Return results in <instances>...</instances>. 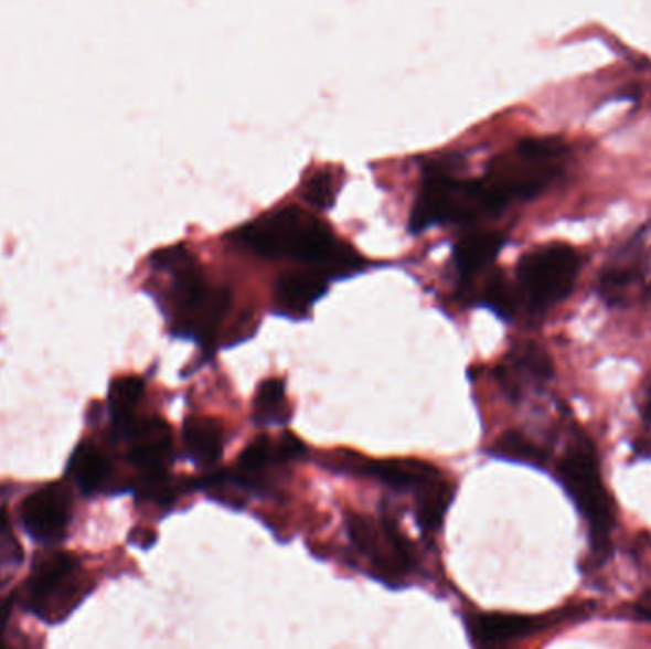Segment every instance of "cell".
I'll return each instance as SVG.
<instances>
[{
    "instance_id": "obj_21",
    "label": "cell",
    "mask_w": 651,
    "mask_h": 649,
    "mask_svg": "<svg viewBox=\"0 0 651 649\" xmlns=\"http://www.w3.org/2000/svg\"><path fill=\"white\" fill-rule=\"evenodd\" d=\"M451 498H453V486L444 478L419 491L417 520H419L423 530H427V532L438 530V525L442 524L444 514L450 507Z\"/></svg>"
},
{
    "instance_id": "obj_29",
    "label": "cell",
    "mask_w": 651,
    "mask_h": 649,
    "mask_svg": "<svg viewBox=\"0 0 651 649\" xmlns=\"http://www.w3.org/2000/svg\"><path fill=\"white\" fill-rule=\"evenodd\" d=\"M650 409H651V402H650Z\"/></svg>"
},
{
    "instance_id": "obj_10",
    "label": "cell",
    "mask_w": 651,
    "mask_h": 649,
    "mask_svg": "<svg viewBox=\"0 0 651 649\" xmlns=\"http://www.w3.org/2000/svg\"><path fill=\"white\" fill-rule=\"evenodd\" d=\"M495 375L503 393L513 401H520L530 389H543L553 380L555 364L545 349L526 343L514 349L505 362L499 364Z\"/></svg>"
},
{
    "instance_id": "obj_24",
    "label": "cell",
    "mask_w": 651,
    "mask_h": 649,
    "mask_svg": "<svg viewBox=\"0 0 651 649\" xmlns=\"http://www.w3.org/2000/svg\"><path fill=\"white\" fill-rule=\"evenodd\" d=\"M516 297H519L516 291L511 284L506 283L503 275H495L485 286L484 304L498 312L499 317H513L516 311Z\"/></svg>"
},
{
    "instance_id": "obj_9",
    "label": "cell",
    "mask_w": 651,
    "mask_h": 649,
    "mask_svg": "<svg viewBox=\"0 0 651 649\" xmlns=\"http://www.w3.org/2000/svg\"><path fill=\"white\" fill-rule=\"evenodd\" d=\"M73 499L63 483H49L21 504V524L36 543H57L71 522Z\"/></svg>"
},
{
    "instance_id": "obj_20",
    "label": "cell",
    "mask_w": 651,
    "mask_h": 649,
    "mask_svg": "<svg viewBox=\"0 0 651 649\" xmlns=\"http://www.w3.org/2000/svg\"><path fill=\"white\" fill-rule=\"evenodd\" d=\"M288 417H290V409L286 401L285 381H264L254 398V419L259 425H277V423L288 422Z\"/></svg>"
},
{
    "instance_id": "obj_14",
    "label": "cell",
    "mask_w": 651,
    "mask_h": 649,
    "mask_svg": "<svg viewBox=\"0 0 651 649\" xmlns=\"http://www.w3.org/2000/svg\"><path fill=\"white\" fill-rule=\"evenodd\" d=\"M506 236L499 231H480L472 235L465 236L459 241L453 252V263L461 278H471L492 265L493 259L499 256V252L505 246Z\"/></svg>"
},
{
    "instance_id": "obj_25",
    "label": "cell",
    "mask_w": 651,
    "mask_h": 649,
    "mask_svg": "<svg viewBox=\"0 0 651 649\" xmlns=\"http://www.w3.org/2000/svg\"><path fill=\"white\" fill-rule=\"evenodd\" d=\"M301 196L307 204L319 210L330 208L335 201V180L332 173L317 172L312 173L311 178L306 181V185L301 189Z\"/></svg>"
},
{
    "instance_id": "obj_23",
    "label": "cell",
    "mask_w": 651,
    "mask_h": 649,
    "mask_svg": "<svg viewBox=\"0 0 651 649\" xmlns=\"http://www.w3.org/2000/svg\"><path fill=\"white\" fill-rule=\"evenodd\" d=\"M241 469L244 472H257L270 464H280L278 459L277 443L269 436H257L248 448L244 449L243 456L238 459Z\"/></svg>"
},
{
    "instance_id": "obj_13",
    "label": "cell",
    "mask_w": 651,
    "mask_h": 649,
    "mask_svg": "<svg viewBox=\"0 0 651 649\" xmlns=\"http://www.w3.org/2000/svg\"><path fill=\"white\" fill-rule=\"evenodd\" d=\"M361 472L395 490L423 491L442 478L437 467L423 461H374L362 465Z\"/></svg>"
},
{
    "instance_id": "obj_17",
    "label": "cell",
    "mask_w": 651,
    "mask_h": 649,
    "mask_svg": "<svg viewBox=\"0 0 651 649\" xmlns=\"http://www.w3.org/2000/svg\"><path fill=\"white\" fill-rule=\"evenodd\" d=\"M67 475L77 483L78 490L86 496H94L111 477V464L102 449H97L94 444L83 443L71 456Z\"/></svg>"
},
{
    "instance_id": "obj_1",
    "label": "cell",
    "mask_w": 651,
    "mask_h": 649,
    "mask_svg": "<svg viewBox=\"0 0 651 649\" xmlns=\"http://www.w3.org/2000/svg\"><path fill=\"white\" fill-rule=\"evenodd\" d=\"M236 236L259 256L319 265L326 275L354 269L361 263L353 249L333 236L332 228L301 208L286 206L262 215Z\"/></svg>"
},
{
    "instance_id": "obj_28",
    "label": "cell",
    "mask_w": 651,
    "mask_h": 649,
    "mask_svg": "<svg viewBox=\"0 0 651 649\" xmlns=\"http://www.w3.org/2000/svg\"><path fill=\"white\" fill-rule=\"evenodd\" d=\"M637 615H640V619H648L651 621V591H645L640 600L637 602Z\"/></svg>"
},
{
    "instance_id": "obj_16",
    "label": "cell",
    "mask_w": 651,
    "mask_h": 649,
    "mask_svg": "<svg viewBox=\"0 0 651 649\" xmlns=\"http://www.w3.org/2000/svg\"><path fill=\"white\" fill-rule=\"evenodd\" d=\"M77 560L71 554H56L52 558L42 562L36 567L35 575L29 581V602L35 614L42 615V608L50 604V598L67 583L75 574Z\"/></svg>"
},
{
    "instance_id": "obj_15",
    "label": "cell",
    "mask_w": 651,
    "mask_h": 649,
    "mask_svg": "<svg viewBox=\"0 0 651 649\" xmlns=\"http://www.w3.org/2000/svg\"><path fill=\"white\" fill-rule=\"evenodd\" d=\"M545 623L527 615L482 614L471 621V632L479 642L503 643L514 638L532 635Z\"/></svg>"
},
{
    "instance_id": "obj_18",
    "label": "cell",
    "mask_w": 651,
    "mask_h": 649,
    "mask_svg": "<svg viewBox=\"0 0 651 649\" xmlns=\"http://www.w3.org/2000/svg\"><path fill=\"white\" fill-rule=\"evenodd\" d=\"M183 443L194 464H215L223 454L222 425L210 417H191L183 427Z\"/></svg>"
},
{
    "instance_id": "obj_12",
    "label": "cell",
    "mask_w": 651,
    "mask_h": 649,
    "mask_svg": "<svg viewBox=\"0 0 651 649\" xmlns=\"http://www.w3.org/2000/svg\"><path fill=\"white\" fill-rule=\"evenodd\" d=\"M328 291L324 270H296L286 273L277 284V304L290 315H303Z\"/></svg>"
},
{
    "instance_id": "obj_2",
    "label": "cell",
    "mask_w": 651,
    "mask_h": 649,
    "mask_svg": "<svg viewBox=\"0 0 651 649\" xmlns=\"http://www.w3.org/2000/svg\"><path fill=\"white\" fill-rule=\"evenodd\" d=\"M568 157V143L553 136L520 139L513 149L499 152L479 178L493 214L547 191L561 178Z\"/></svg>"
},
{
    "instance_id": "obj_6",
    "label": "cell",
    "mask_w": 651,
    "mask_h": 649,
    "mask_svg": "<svg viewBox=\"0 0 651 649\" xmlns=\"http://www.w3.org/2000/svg\"><path fill=\"white\" fill-rule=\"evenodd\" d=\"M581 257L568 244H543L520 257L516 290L532 312H545L574 291Z\"/></svg>"
},
{
    "instance_id": "obj_3",
    "label": "cell",
    "mask_w": 651,
    "mask_h": 649,
    "mask_svg": "<svg viewBox=\"0 0 651 649\" xmlns=\"http://www.w3.org/2000/svg\"><path fill=\"white\" fill-rule=\"evenodd\" d=\"M151 265L173 278V299L178 307V326L173 332L188 338H210L230 309V291L212 288L201 265L183 246L160 249L151 257Z\"/></svg>"
},
{
    "instance_id": "obj_27",
    "label": "cell",
    "mask_w": 651,
    "mask_h": 649,
    "mask_svg": "<svg viewBox=\"0 0 651 649\" xmlns=\"http://www.w3.org/2000/svg\"><path fill=\"white\" fill-rule=\"evenodd\" d=\"M154 539H157V535L151 530H146V528H138L130 535V541H132L134 545L143 546V549H149V546L153 545Z\"/></svg>"
},
{
    "instance_id": "obj_26",
    "label": "cell",
    "mask_w": 651,
    "mask_h": 649,
    "mask_svg": "<svg viewBox=\"0 0 651 649\" xmlns=\"http://www.w3.org/2000/svg\"><path fill=\"white\" fill-rule=\"evenodd\" d=\"M277 449L280 464H285V461H294V459H299V457L306 456V446H303V443H301L299 438L290 435V433H285V435L278 438Z\"/></svg>"
},
{
    "instance_id": "obj_5",
    "label": "cell",
    "mask_w": 651,
    "mask_h": 649,
    "mask_svg": "<svg viewBox=\"0 0 651 649\" xmlns=\"http://www.w3.org/2000/svg\"><path fill=\"white\" fill-rule=\"evenodd\" d=\"M493 214L479 178H458L448 168L430 167L412 212L414 233L430 225L467 223Z\"/></svg>"
},
{
    "instance_id": "obj_8",
    "label": "cell",
    "mask_w": 651,
    "mask_h": 649,
    "mask_svg": "<svg viewBox=\"0 0 651 649\" xmlns=\"http://www.w3.org/2000/svg\"><path fill=\"white\" fill-rule=\"evenodd\" d=\"M650 278L651 252H645L640 244H627L604 265L596 291L604 304L619 307L634 301L640 291L651 294Z\"/></svg>"
},
{
    "instance_id": "obj_19",
    "label": "cell",
    "mask_w": 651,
    "mask_h": 649,
    "mask_svg": "<svg viewBox=\"0 0 651 649\" xmlns=\"http://www.w3.org/2000/svg\"><path fill=\"white\" fill-rule=\"evenodd\" d=\"M143 393H146V383L136 375H125L113 381L109 396H107V408L117 433H122L136 419L134 414Z\"/></svg>"
},
{
    "instance_id": "obj_22",
    "label": "cell",
    "mask_w": 651,
    "mask_h": 649,
    "mask_svg": "<svg viewBox=\"0 0 651 649\" xmlns=\"http://www.w3.org/2000/svg\"><path fill=\"white\" fill-rule=\"evenodd\" d=\"M492 454L509 461L537 465V467L545 464L547 459L545 451L520 430H506L505 435L499 436L498 443L493 444Z\"/></svg>"
},
{
    "instance_id": "obj_7",
    "label": "cell",
    "mask_w": 651,
    "mask_h": 649,
    "mask_svg": "<svg viewBox=\"0 0 651 649\" xmlns=\"http://www.w3.org/2000/svg\"><path fill=\"white\" fill-rule=\"evenodd\" d=\"M346 530L354 546L372 560L380 579L398 583L404 575L409 574L414 562L412 549L393 522L383 520L377 524L362 514H351L346 519Z\"/></svg>"
},
{
    "instance_id": "obj_11",
    "label": "cell",
    "mask_w": 651,
    "mask_h": 649,
    "mask_svg": "<svg viewBox=\"0 0 651 649\" xmlns=\"http://www.w3.org/2000/svg\"><path fill=\"white\" fill-rule=\"evenodd\" d=\"M120 435L130 440L128 459L132 465L146 475L167 472L168 464L172 459V430L167 423L162 419H134Z\"/></svg>"
},
{
    "instance_id": "obj_4",
    "label": "cell",
    "mask_w": 651,
    "mask_h": 649,
    "mask_svg": "<svg viewBox=\"0 0 651 649\" xmlns=\"http://www.w3.org/2000/svg\"><path fill=\"white\" fill-rule=\"evenodd\" d=\"M558 475L562 483L590 525V556L604 564L611 556V530L616 512L610 493L604 488L595 446L583 435H575L564 451Z\"/></svg>"
}]
</instances>
